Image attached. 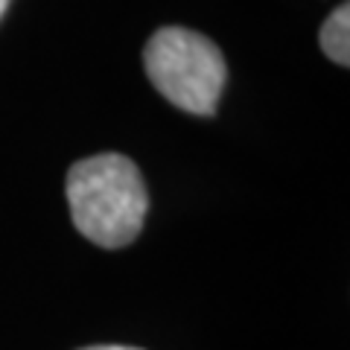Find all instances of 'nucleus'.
I'll return each mask as SVG.
<instances>
[{
    "mask_svg": "<svg viewBox=\"0 0 350 350\" xmlns=\"http://www.w3.org/2000/svg\"><path fill=\"white\" fill-rule=\"evenodd\" d=\"M64 193L76 231L94 245L123 248L137 239L149 211V193L135 161L117 152L76 161Z\"/></svg>",
    "mask_w": 350,
    "mask_h": 350,
    "instance_id": "nucleus-1",
    "label": "nucleus"
},
{
    "mask_svg": "<svg viewBox=\"0 0 350 350\" xmlns=\"http://www.w3.org/2000/svg\"><path fill=\"white\" fill-rule=\"evenodd\" d=\"M144 68L163 100L187 114H216L228 82V64L216 44L202 32L163 27L146 41Z\"/></svg>",
    "mask_w": 350,
    "mask_h": 350,
    "instance_id": "nucleus-2",
    "label": "nucleus"
},
{
    "mask_svg": "<svg viewBox=\"0 0 350 350\" xmlns=\"http://www.w3.org/2000/svg\"><path fill=\"white\" fill-rule=\"evenodd\" d=\"M319 38H321V50L327 56H330L336 64L347 68L350 64V6L347 3H342L324 21Z\"/></svg>",
    "mask_w": 350,
    "mask_h": 350,
    "instance_id": "nucleus-3",
    "label": "nucleus"
},
{
    "mask_svg": "<svg viewBox=\"0 0 350 350\" xmlns=\"http://www.w3.org/2000/svg\"><path fill=\"white\" fill-rule=\"evenodd\" d=\"M82 350H144V347H129V345H94V347H82Z\"/></svg>",
    "mask_w": 350,
    "mask_h": 350,
    "instance_id": "nucleus-4",
    "label": "nucleus"
},
{
    "mask_svg": "<svg viewBox=\"0 0 350 350\" xmlns=\"http://www.w3.org/2000/svg\"><path fill=\"white\" fill-rule=\"evenodd\" d=\"M9 3H12V0H0V18L6 15V9H9Z\"/></svg>",
    "mask_w": 350,
    "mask_h": 350,
    "instance_id": "nucleus-5",
    "label": "nucleus"
}]
</instances>
